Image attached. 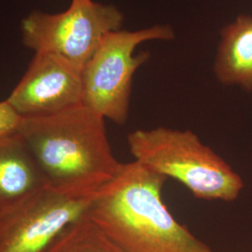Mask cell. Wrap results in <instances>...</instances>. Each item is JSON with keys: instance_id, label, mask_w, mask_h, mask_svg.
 <instances>
[{"instance_id": "cell-1", "label": "cell", "mask_w": 252, "mask_h": 252, "mask_svg": "<svg viewBox=\"0 0 252 252\" xmlns=\"http://www.w3.org/2000/svg\"><path fill=\"white\" fill-rule=\"evenodd\" d=\"M104 118L81 104L50 116L22 118L19 135L48 187L93 197L122 169L108 141Z\"/></svg>"}, {"instance_id": "cell-10", "label": "cell", "mask_w": 252, "mask_h": 252, "mask_svg": "<svg viewBox=\"0 0 252 252\" xmlns=\"http://www.w3.org/2000/svg\"><path fill=\"white\" fill-rule=\"evenodd\" d=\"M47 252H124L86 214L68 226Z\"/></svg>"}, {"instance_id": "cell-3", "label": "cell", "mask_w": 252, "mask_h": 252, "mask_svg": "<svg viewBox=\"0 0 252 252\" xmlns=\"http://www.w3.org/2000/svg\"><path fill=\"white\" fill-rule=\"evenodd\" d=\"M127 144L135 162L179 181L196 198L233 202L243 190L242 178L189 130L137 129Z\"/></svg>"}, {"instance_id": "cell-9", "label": "cell", "mask_w": 252, "mask_h": 252, "mask_svg": "<svg viewBox=\"0 0 252 252\" xmlns=\"http://www.w3.org/2000/svg\"><path fill=\"white\" fill-rule=\"evenodd\" d=\"M214 73L221 83L252 92V15L240 14L221 30Z\"/></svg>"}, {"instance_id": "cell-6", "label": "cell", "mask_w": 252, "mask_h": 252, "mask_svg": "<svg viewBox=\"0 0 252 252\" xmlns=\"http://www.w3.org/2000/svg\"><path fill=\"white\" fill-rule=\"evenodd\" d=\"M93 197L47 188L0 215V252H47L60 234L84 216Z\"/></svg>"}, {"instance_id": "cell-8", "label": "cell", "mask_w": 252, "mask_h": 252, "mask_svg": "<svg viewBox=\"0 0 252 252\" xmlns=\"http://www.w3.org/2000/svg\"><path fill=\"white\" fill-rule=\"evenodd\" d=\"M49 188L18 132L0 136V215Z\"/></svg>"}, {"instance_id": "cell-2", "label": "cell", "mask_w": 252, "mask_h": 252, "mask_svg": "<svg viewBox=\"0 0 252 252\" xmlns=\"http://www.w3.org/2000/svg\"><path fill=\"white\" fill-rule=\"evenodd\" d=\"M165 180L135 161L123 163L86 216L124 252H215L172 215L162 201Z\"/></svg>"}, {"instance_id": "cell-5", "label": "cell", "mask_w": 252, "mask_h": 252, "mask_svg": "<svg viewBox=\"0 0 252 252\" xmlns=\"http://www.w3.org/2000/svg\"><path fill=\"white\" fill-rule=\"evenodd\" d=\"M125 15L114 5L72 0L60 13L35 10L22 20L24 45L61 58L82 73L106 36L121 30Z\"/></svg>"}, {"instance_id": "cell-4", "label": "cell", "mask_w": 252, "mask_h": 252, "mask_svg": "<svg viewBox=\"0 0 252 252\" xmlns=\"http://www.w3.org/2000/svg\"><path fill=\"white\" fill-rule=\"evenodd\" d=\"M174 37V29L168 25L110 33L81 73L82 104L104 119L125 124L129 115L133 78L150 58L148 52L135 54L136 48L146 41Z\"/></svg>"}, {"instance_id": "cell-7", "label": "cell", "mask_w": 252, "mask_h": 252, "mask_svg": "<svg viewBox=\"0 0 252 252\" xmlns=\"http://www.w3.org/2000/svg\"><path fill=\"white\" fill-rule=\"evenodd\" d=\"M6 100L22 118L59 113L82 104L81 72L54 54L36 52Z\"/></svg>"}, {"instance_id": "cell-11", "label": "cell", "mask_w": 252, "mask_h": 252, "mask_svg": "<svg viewBox=\"0 0 252 252\" xmlns=\"http://www.w3.org/2000/svg\"><path fill=\"white\" fill-rule=\"evenodd\" d=\"M21 120L7 100L0 102V136L17 132Z\"/></svg>"}]
</instances>
